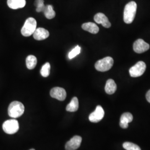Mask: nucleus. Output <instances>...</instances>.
<instances>
[{"instance_id": "f257e3e1", "label": "nucleus", "mask_w": 150, "mask_h": 150, "mask_svg": "<svg viewBox=\"0 0 150 150\" xmlns=\"http://www.w3.org/2000/svg\"><path fill=\"white\" fill-rule=\"evenodd\" d=\"M137 11V4L134 1H131L125 7L123 20L127 24H130L134 20Z\"/></svg>"}, {"instance_id": "f03ea898", "label": "nucleus", "mask_w": 150, "mask_h": 150, "mask_svg": "<svg viewBox=\"0 0 150 150\" xmlns=\"http://www.w3.org/2000/svg\"><path fill=\"white\" fill-rule=\"evenodd\" d=\"M25 111V107L21 102L13 101L8 108V115L12 118H16L21 116Z\"/></svg>"}, {"instance_id": "7ed1b4c3", "label": "nucleus", "mask_w": 150, "mask_h": 150, "mask_svg": "<svg viewBox=\"0 0 150 150\" xmlns=\"http://www.w3.org/2000/svg\"><path fill=\"white\" fill-rule=\"evenodd\" d=\"M37 26V22L32 17L27 18L21 29L22 35L25 37H28L33 35Z\"/></svg>"}, {"instance_id": "20e7f679", "label": "nucleus", "mask_w": 150, "mask_h": 150, "mask_svg": "<svg viewBox=\"0 0 150 150\" xmlns=\"http://www.w3.org/2000/svg\"><path fill=\"white\" fill-rule=\"evenodd\" d=\"M113 64V59L111 57H106L97 61L95 64V69L100 72H106L110 70Z\"/></svg>"}, {"instance_id": "39448f33", "label": "nucleus", "mask_w": 150, "mask_h": 150, "mask_svg": "<svg viewBox=\"0 0 150 150\" xmlns=\"http://www.w3.org/2000/svg\"><path fill=\"white\" fill-rule=\"evenodd\" d=\"M2 128L4 131L7 134H14L19 129V124L15 119H11L6 121L3 123Z\"/></svg>"}, {"instance_id": "423d86ee", "label": "nucleus", "mask_w": 150, "mask_h": 150, "mask_svg": "<svg viewBox=\"0 0 150 150\" xmlns=\"http://www.w3.org/2000/svg\"><path fill=\"white\" fill-rule=\"evenodd\" d=\"M146 65L144 62L139 61L129 70V75L132 77H138L143 75L146 71Z\"/></svg>"}, {"instance_id": "0eeeda50", "label": "nucleus", "mask_w": 150, "mask_h": 150, "mask_svg": "<svg viewBox=\"0 0 150 150\" xmlns=\"http://www.w3.org/2000/svg\"><path fill=\"white\" fill-rule=\"evenodd\" d=\"M105 115V112L101 106H97L94 112L91 113L89 116V120L91 122L97 123L102 120Z\"/></svg>"}, {"instance_id": "6e6552de", "label": "nucleus", "mask_w": 150, "mask_h": 150, "mask_svg": "<svg viewBox=\"0 0 150 150\" xmlns=\"http://www.w3.org/2000/svg\"><path fill=\"white\" fill-rule=\"evenodd\" d=\"M133 48L135 52L137 54H142L149 50L150 45L142 39H138L134 43Z\"/></svg>"}, {"instance_id": "1a4fd4ad", "label": "nucleus", "mask_w": 150, "mask_h": 150, "mask_svg": "<svg viewBox=\"0 0 150 150\" xmlns=\"http://www.w3.org/2000/svg\"><path fill=\"white\" fill-rule=\"evenodd\" d=\"M50 95L52 98L59 101H64L66 97V92L64 88L59 87H54L50 91Z\"/></svg>"}, {"instance_id": "9d476101", "label": "nucleus", "mask_w": 150, "mask_h": 150, "mask_svg": "<svg viewBox=\"0 0 150 150\" xmlns=\"http://www.w3.org/2000/svg\"><path fill=\"white\" fill-rule=\"evenodd\" d=\"M82 142V138L80 136H74L65 145L66 150H76L80 146Z\"/></svg>"}, {"instance_id": "9b49d317", "label": "nucleus", "mask_w": 150, "mask_h": 150, "mask_svg": "<svg viewBox=\"0 0 150 150\" xmlns=\"http://www.w3.org/2000/svg\"><path fill=\"white\" fill-rule=\"evenodd\" d=\"M94 20L98 24H101L105 28H110L111 24L109 21L107 16L102 13H98L94 16Z\"/></svg>"}, {"instance_id": "f8f14e48", "label": "nucleus", "mask_w": 150, "mask_h": 150, "mask_svg": "<svg viewBox=\"0 0 150 150\" xmlns=\"http://www.w3.org/2000/svg\"><path fill=\"white\" fill-rule=\"evenodd\" d=\"M132 120L133 116L131 113H123L120 118V126L122 129H127L129 127V123L132 122Z\"/></svg>"}, {"instance_id": "ddd939ff", "label": "nucleus", "mask_w": 150, "mask_h": 150, "mask_svg": "<svg viewBox=\"0 0 150 150\" xmlns=\"http://www.w3.org/2000/svg\"><path fill=\"white\" fill-rule=\"evenodd\" d=\"M33 38L38 40L41 41L46 39L48 38L50 33L47 30L43 28H36L35 31L33 33Z\"/></svg>"}, {"instance_id": "4468645a", "label": "nucleus", "mask_w": 150, "mask_h": 150, "mask_svg": "<svg viewBox=\"0 0 150 150\" xmlns=\"http://www.w3.org/2000/svg\"><path fill=\"white\" fill-rule=\"evenodd\" d=\"M26 0H7V5L13 10L21 8L26 5Z\"/></svg>"}, {"instance_id": "2eb2a0df", "label": "nucleus", "mask_w": 150, "mask_h": 150, "mask_svg": "<svg viewBox=\"0 0 150 150\" xmlns=\"http://www.w3.org/2000/svg\"><path fill=\"white\" fill-rule=\"evenodd\" d=\"M82 28L83 30L93 34H96L99 31V28L97 25L93 22L85 23L82 24Z\"/></svg>"}, {"instance_id": "dca6fc26", "label": "nucleus", "mask_w": 150, "mask_h": 150, "mask_svg": "<svg viewBox=\"0 0 150 150\" xmlns=\"http://www.w3.org/2000/svg\"><path fill=\"white\" fill-rule=\"evenodd\" d=\"M106 92L108 95L113 94L117 90V85L112 79H109L107 81L105 87Z\"/></svg>"}, {"instance_id": "f3484780", "label": "nucleus", "mask_w": 150, "mask_h": 150, "mask_svg": "<svg viewBox=\"0 0 150 150\" xmlns=\"http://www.w3.org/2000/svg\"><path fill=\"white\" fill-rule=\"evenodd\" d=\"M79 100L76 97H74L71 100L69 104L66 107V110L69 112H76L79 109Z\"/></svg>"}, {"instance_id": "a211bd4d", "label": "nucleus", "mask_w": 150, "mask_h": 150, "mask_svg": "<svg viewBox=\"0 0 150 150\" xmlns=\"http://www.w3.org/2000/svg\"><path fill=\"white\" fill-rule=\"evenodd\" d=\"M38 62L37 58L33 55H29L27 56L26 60V66L29 70H32L35 68Z\"/></svg>"}, {"instance_id": "6ab92c4d", "label": "nucleus", "mask_w": 150, "mask_h": 150, "mask_svg": "<svg viewBox=\"0 0 150 150\" xmlns=\"http://www.w3.org/2000/svg\"><path fill=\"white\" fill-rule=\"evenodd\" d=\"M43 13L45 17L49 20L54 18L56 16V13L54 11L52 6L50 5L45 6V8L43 11Z\"/></svg>"}, {"instance_id": "aec40b11", "label": "nucleus", "mask_w": 150, "mask_h": 150, "mask_svg": "<svg viewBox=\"0 0 150 150\" xmlns=\"http://www.w3.org/2000/svg\"><path fill=\"white\" fill-rule=\"evenodd\" d=\"M50 69H51L50 64L48 62L46 63L42 67V69L40 71L41 75H42L44 77H48L50 74Z\"/></svg>"}, {"instance_id": "412c9836", "label": "nucleus", "mask_w": 150, "mask_h": 150, "mask_svg": "<svg viewBox=\"0 0 150 150\" xmlns=\"http://www.w3.org/2000/svg\"><path fill=\"white\" fill-rule=\"evenodd\" d=\"M123 147L126 150H141L138 145L129 142L123 143Z\"/></svg>"}, {"instance_id": "4be33fe9", "label": "nucleus", "mask_w": 150, "mask_h": 150, "mask_svg": "<svg viewBox=\"0 0 150 150\" xmlns=\"http://www.w3.org/2000/svg\"><path fill=\"white\" fill-rule=\"evenodd\" d=\"M35 6L36 7V11L38 12H43L45 6L44 5V1L43 0H36L35 2Z\"/></svg>"}, {"instance_id": "5701e85b", "label": "nucleus", "mask_w": 150, "mask_h": 150, "mask_svg": "<svg viewBox=\"0 0 150 150\" xmlns=\"http://www.w3.org/2000/svg\"><path fill=\"white\" fill-rule=\"evenodd\" d=\"M81 52V47L79 46H76L75 48L72 49L69 54V58L70 59H74L77 55L80 54Z\"/></svg>"}, {"instance_id": "b1692460", "label": "nucleus", "mask_w": 150, "mask_h": 150, "mask_svg": "<svg viewBox=\"0 0 150 150\" xmlns=\"http://www.w3.org/2000/svg\"><path fill=\"white\" fill-rule=\"evenodd\" d=\"M146 97V99H147V101L150 103V90L147 92Z\"/></svg>"}, {"instance_id": "393cba45", "label": "nucleus", "mask_w": 150, "mask_h": 150, "mask_svg": "<svg viewBox=\"0 0 150 150\" xmlns=\"http://www.w3.org/2000/svg\"><path fill=\"white\" fill-rule=\"evenodd\" d=\"M35 150V149H31V150Z\"/></svg>"}]
</instances>
